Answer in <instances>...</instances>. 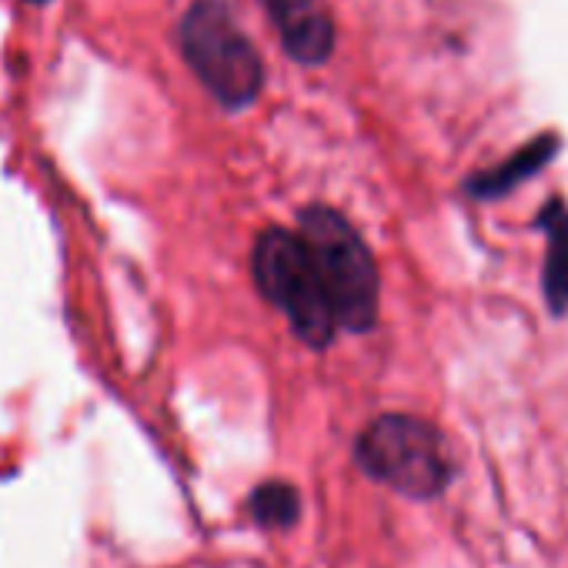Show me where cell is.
I'll return each mask as SVG.
<instances>
[{
    "label": "cell",
    "mask_w": 568,
    "mask_h": 568,
    "mask_svg": "<svg viewBox=\"0 0 568 568\" xmlns=\"http://www.w3.org/2000/svg\"><path fill=\"white\" fill-rule=\"evenodd\" d=\"M178 41L184 64L224 111L254 104L264 88V64L224 0H194L181 18Z\"/></svg>",
    "instance_id": "cell-2"
},
{
    "label": "cell",
    "mask_w": 568,
    "mask_h": 568,
    "mask_svg": "<svg viewBox=\"0 0 568 568\" xmlns=\"http://www.w3.org/2000/svg\"><path fill=\"white\" fill-rule=\"evenodd\" d=\"M558 154V138L555 134H541L535 141H528L525 148H518L511 158H505L501 164H495L491 171H481L475 178H468L465 191L471 197H481V201H491V197H501L508 194L511 187L525 184L531 174H538L551 158Z\"/></svg>",
    "instance_id": "cell-6"
},
{
    "label": "cell",
    "mask_w": 568,
    "mask_h": 568,
    "mask_svg": "<svg viewBox=\"0 0 568 568\" xmlns=\"http://www.w3.org/2000/svg\"><path fill=\"white\" fill-rule=\"evenodd\" d=\"M298 237L312 254L338 328L355 335L372 332L378 322L382 277L355 224L328 204H308L298 214Z\"/></svg>",
    "instance_id": "cell-1"
},
{
    "label": "cell",
    "mask_w": 568,
    "mask_h": 568,
    "mask_svg": "<svg viewBox=\"0 0 568 568\" xmlns=\"http://www.w3.org/2000/svg\"><path fill=\"white\" fill-rule=\"evenodd\" d=\"M538 227L545 231V274H541V288L551 315L568 312V207L555 197L545 204L538 214Z\"/></svg>",
    "instance_id": "cell-7"
},
{
    "label": "cell",
    "mask_w": 568,
    "mask_h": 568,
    "mask_svg": "<svg viewBox=\"0 0 568 568\" xmlns=\"http://www.w3.org/2000/svg\"><path fill=\"white\" fill-rule=\"evenodd\" d=\"M281 48L305 68H322L335 51V18L325 0H257Z\"/></svg>",
    "instance_id": "cell-5"
},
{
    "label": "cell",
    "mask_w": 568,
    "mask_h": 568,
    "mask_svg": "<svg viewBox=\"0 0 568 568\" xmlns=\"http://www.w3.org/2000/svg\"><path fill=\"white\" fill-rule=\"evenodd\" d=\"M31 4H44V0H31Z\"/></svg>",
    "instance_id": "cell-9"
},
{
    "label": "cell",
    "mask_w": 568,
    "mask_h": 568,
    "mask_svg": "<svg viewBox=\"0 0 568 568\" xmlns=\"http://www.w3.org/2000/svg\"><path fill=\"white\" fill-rule=\"evenodd\" d=\"M251 271L264 302L288 318L292 332L308 348L322 352L335 342V312L298 234L284 227H264L251 251Z\"/></svg>",
    "instance_id": "cell-3"
},
{
    "label": "cell",
    "mask_w": 568,
    "mask_h": 568,
    "mask_svg": "<svg viewBox=\"0 0 568 568\" xmlns=\"http://www.w3.org/2000/svg\"><path fill=\"white\" fill-rule=\"evenodd\" d=\"M358 468L378 485L432 501L452 481V458L442 435L415 415H378L355 438Z\"/></svg>",
    "instance_id": "cell-4"
},
{
    "label": "cell",
    "mask_w": 568,
    "mask_h": 568,
    "mask_svg": "<svg viewBox=\"0 0 568 568\" xmlns=\"http://www.w3.org/2000/svg\"><path fill=\"white\" fill-rule=\"evenodd\" d=\"M247 515L267 531H288L302 515V495L288 481H261L247 498Z\"/></svg>",
    "instance_id": "cell-8"
}]
</instances>
